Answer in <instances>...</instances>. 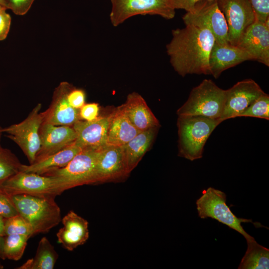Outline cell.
Returning <instances> with one entry per match:
<instances>
[{
	"instance_id": "13",
	"label": "cell",
	"mask_w": 269,
	"mask_h": 269,
	"mask_svg": "<svg viewBox=\"0 0 269 269\" xmlns=\"http://www.w3.org/2000/svg\"><path fill=\"white\" fill-rule=\"evenodd\" d=\"M264 91L254 80L247 79L226 90V99L220 119L223 121L240 117Z\"/></svg>"
},
{
	"instance_id": "27",
	"label": "cell",
	"mask_w": 269,
	"mask_h": 269,
	"mask_svg": "<svg viewBox=\"0 0 269 269\" xmlns=\"http://www.w3.org/2000/svg\"><path fill=\"white\" fill-rule=\"evenodd\" d=\"M22 164L9 149L0 144V185L20 171Z\"/></svg>"
},
{
	"instance_id": "32",
	"label": "cell",
	"mask_w": 269,
	"mask_h": 269,
	"mask_svg": "<svg viewBox=\"0 0 269 269\" xmlns=\"http://www.w3.org/2000/svg\"><path fill=\"white\" fill-rule=\"evenodd\" d=\"M35 0H6L5 7L17 15L26 14Z\"/></svg>"
},
{
	"instance_id": "26",
	"label": "cell",
	"mask_w": 269,
	"mask_h": 269,
	"mask_svg": "<svg viewBox=\"0 0 269 269\" xmlns=\"http://www.w3.org/2000/svg\"><path fill=\"white\" fill-rule=\"evenodd\" d=\"M4 237L3 255L5 259L19 260L23 256L30 237L23 235H8Z\"/></svg>"
},
{
	"instance_id": "12",
	"label": "cell",
	"mask_w": 269,
	"mask_h": 269,
	"mask_svg": "<svg viewBox=\"0 0 269 269\" xmlns=\"http://www.w3.org/2000/svg\"><path fill=\"white\" fill-rule=\"evenodd\" d=\"M130 173L122 146L107 144L100 149L95 167L94 184L122 181Z\"/></svg>"
},
{
	"instance_id": "9",
	"label": "cell",
	"mask_w": 269,
	"mask_h": 269,
	"mask_svg": "<svg viewBox=\"0 0 269 269\" xmlns=\"http://www.w3.org/2000/svg\"><path fill=\"white\" fill-rule=\"evenodd\" d=\"M111 2L110 19L115 27L137 15H157L170 19L175 14L168 0H111Z\"/></svg>"
},
{
	"instance_id": "40",
	"label": "cell",
	"mask_w": 269,
	"mask_h": 269,
	"mask_svg": "<svg viewBox=\"0 0 269 269\" xmlns=\"http://www.w3.org/2000/svg\"><path fill=\"white\" fill-rule=\"evenodd\" d=\"M3 128L0 126V140L2 134L3 133L2 132Z\"/></svg>"
},
{
	"instance_id": "15",
	"label": "cell",
	"mask_w": 269,
	"mask_h": 269,
	"mask_svg": "<svg viewBox=\"0 0 269 269\" xmlns=\"http://www.w3.org/2000/svg\"><path fill=\"white\" fill-rule=\"evenodd\" d=\"M73 87L69 83L63 82L55 89L51 104L42 112L43 123L72 126L80 120L79 110L73 108L67 100L68 93Z\"/></svg>"
},
{
	"instance_id": "20",
	"label": "cell",
	"mask_w": 269,
	"mask_h": 269,
	"mask_svg": "<svg viewBox=\"0 0 269 269\" xmlns=\"http://www.w3.org/2000/svg\"><path fill=\"white\" fill-rule=\"evenodd\" d=\"M122 106L131 123L138 131L160 127L158 120L138 93L134 92L129 94Z\"/></svg>"
},
{
	"instance_id": "1",
	"label": "cell",
	"mask_w": 269,
	"mask_h": 269,
	"mask_svg": "<svg viewBox=\"0 0 269 269\" xmlns=\"http://www.w3.org/2000/svg\"><path fill=\"white\" fill-rule=\"evenodd\" d=\"M166 52L174 70L182 77L188 74H210L209 59L215 42L211 31L204 25L186 24L172 30Z\"/></svg>"
},
{
	"instance_id": "29",
	"label": "cell",
	"mask_w": 269,
	"mask_h": 269,
	"mask_svg": "<svg viewBox=\"0 0 269 269\" xmlns=\"http://www.w3.org/2000/svg\"><path fill=\"white\" fill-rule=\"evenodd\" d=\"M240 117L269 119V96L265 93L253 102Z\"/></svg>"
},
{
	"instance_id": "30",
	"label": "cell",
	"mask_w": 269,
	"mask_h": 269,
	"mask_svg": "<svg viewBox=\"0 0 269 269\" xmlns=\"http://www.w3.org/2000/svg\"><path fill=\"white\" fill-rule=\"evenodd\" d=\"M256 19L265 22L269 19V0H248Z\"/></svg>"
},
{
	"instance_id": "11",
	"label": "cell",
	"mask_w": 269,
	"mask_h": 269,
	"mask_svg": "<svg viewBox=\"0 0 269 269\" xmlns=\"http://www.w3.org/2000/svg\"><path fill=\"white\" fill-rule=\"evenodd\" d=\"M228 27V39L231 44L237 45L246 29L256 19L248 0H217Z\"/></svg>"
},
{
	"instance_id": "19",
	"label": "cell",
	"mask_w": 269,
	"mask_h": 269,
	"mask_svg": "<svg viewBox=\"0 0 269 269\" xmlns=\"http://www.w3.org/2000/svg\"><path fill=\"white\" fill-rule=\"evenodd\" d=\"M63 227L56 234L58 242L72 251L83 245L89 237L88 221L73 211L61 219Z\"/></svg>"
},
{
	"instance_id": "17",
	"label": "cell",
	"mask_w": 269,
	"mask_h": 269,
	"mask_svg": "<svg viewBox=\"0 0 269 269\" xmlns=\"http://www.w3.org/2000/svg\"><path fill=\"white\" fill-rule=\"evenodd\" d=\"M247 60H253V58L242 47L215 41L209 55L210 74L218 78L224 71Z\"/></svg>"
},
{
	"instance_id": "28",
	"label": "cell",
	"mask_w": 269,
	"mask_h": 269,
	"mask_svg": "<svg viewBox=\"0 0 269 269\" xmlns=\"http://www.w3.org/2000/svg\"><path fill=\"white\" fill-rule=\"evenodd\" d=\"M4 232L5 236L17 234L30 238L34 235L30 225L19 214L4 219Z\"/></svg>"
},
{
	"instance_id": "39",
	"label": "cell",
	"mask_w": 269,
	"mask_h": 269,
	"mask_svg": "<svg viewBox=\"0 0 269 269\" xmlns=\"http://www.w3.org/2000/svg\"><path fill=\"white\" fill-rule=\"evenodd\" d=\"M0 5L5 7L6 5V0H0Z\"/></svg>"
},
{
	"instance_id": "41",
	"label": "cell",
	"mask_w": 269,
	"mask_h": 269,
	"mask_svg": "<svg viewBox=\"0 0 269 269\" xmlns=\"http://www.w3.org/2000/svg\"><path fill=\"white\" fill-rule=\"evenodd\" d=\"M3 268V266L0 264V269H2Z\"/></svg>"
},
{
	"instance_id": "23",
	"label": "cell",
	"mask_w": 269,
	"mask_h": 269,
	"mask_svg": "<svg viewBox=\"0 0 269 269\" xmlns=\"http://www.w3.org/2000/svg\"><path fill=\"white\" fill-rule=\"evenodd\" d=\"M83 149L75 142L40 161L21 165L20 171L43 175L55 169L65 166Z\"/></svg>"
},
{
	"instance_id": "16",
	"label": "cell",
	"mask_w": 269,
	"mask_h": 269,
	"mask_svg": "<svg viewBox=\"0 0 269 269\" xmlns=\"http://www.w3.org/2000/svg\"><path fill=\"white\" fill-rule=\"evenodd\" d=\"M247 51L253 60L269 66V19H257L244 31L238 45Z\"/></svg>"
},
{
	"instance_id": "33",
	"label": "cell",
	"mask_w": 269,
	"mask_h": 269,
	"mask_svg": "<svg viewBox=\"0 0 269 269\" xmlns=\"http://www.w3.org/2000/svg\"><path fill=\"white\" fill-rule=\"evenodd\" d=\"M99 106L96 103L85 104L79 109V117L81 120L91 122L99 117Z\"/></svg>"
},
{
	"instance_id": "18",
	"label": "cell",
	"mask_w": 269,
	"mask_h": 269,
	"mask_svg": "<svg viewBox=\"0 0 269 269\" xmlns=\"http://www.w3.org/2000/svg\"><path fill=\"white\" fill-rule=\"evenodd\" d=\"M109 116H99L87 122L78 120L73 126L77 134L75 142L83 149L100 150L107 145Z\"/></svg>"
},
{
	"instance_id": "36",
	"label": "cell",
	"mask_w": 269,
	"mask_h": 269,
	"mask_svg": "<svg viewBox=\"0 0 269 269\" xmlns=\"http://www.w3.org/2000/svg\"><path fill=\"white\" fill-rule=\"evenodd\" d=\"M203 0H168L171 6L174 9H182L187 12L191 11L195 5Z\"/></svg>"
},
{
	"instance_id": "25",
	"label": "cell",
	"mask_w": 269,
	"mask_h": 269,
	"mask_svg": "<svg viewBox=\"0 0 269 269\" xmlns=\"http://www.w3.org/2000/svg\"><path fill=\"white\" fill-rule=\"evenodd\" d=\"M247 249L239 269H268L269 249L258 243L254 238L247 241Z\"/></svg>"
},
{
	"instance_id": "14",
	"label": "cell",
	"mask_w": 269,
	"mask_h": 269,
	"mask_svg": "<svg viewBox=\"0 0 269 269\" xmlns=\"http://www.w3.org/2000/svg\"><path fill=\"white\" fill-rule=\"evenodd\" d=\"M39 134L40 148L34 163L61 150L74 143L77 139V134L72 126H55L42 122Z\"/></svg>"
},
{
	"instance_id": "10",
	"label": "cell",
	"mask_w": 269,
	"mask_h": 269,
	"mask_svg": "<svg viewBox=\"0 0 269 269\" xmlns=\"http://www.w3.org/2000/svg\"><path fill=\"white\" fill-rule=\"evenodd\" d=\"M185 25H204L213 34L215 41L220 44L229 42L228 27L225 16L217 0H203L182 17Z\"/></svg>"
},
{
	"instance_id": "37",
	"label": "cell",
	"mask_w": 269,
	"mask_h": 269,
	"mask_svg": "<svg viewBox=\"0 0 269 269\" xmlns=\"http://www.w3.org/2000/svg\"><path fill=\"white\" fill-rule=\"evenodd\" d=\"M4 244V237L0 236V258L2 260H5L3 255V248Z\"/></svg>"
},
{
	"instance_id": "6",
	"label": "cell",
	"mask_w": 269,
	"mask_h": 269,
	"mask_svg": "<svg viewBox=\"0 0 269 269\" xmlns=\"http://www.w3.org/2000/svg\"><path fill=\"white\" fill-rule=\"evenodd\" d=\"M0 190L9 196L29 194L53 197L65 191L57 177L23 171L4 181L0 185Z\"/></svg>"
},
{
	"instance_id": "22",
	"label": "cell",
	"mask_w": 269,
	"mask_h": 269,
	"mask_svg": "<svg viewBox=\"0 0 269 269\" xmlns=\"http://www.w3.org/2000/svg\"><path fill=\"white\" fill-rule=\"evenodd\" d=\"M159 127L141 131L127 143L122 146L129 171L137 166L150 148Z\"/></svg>"
},
{
	"instance_id": "4",
	"label": "cell",
	"mask_w": 269,
	"mask_h": 269,
	"mask_svg": "<svg viewBox=\"0 0 269 269\" xmlns=\"http://www.w3.org/2000/svg\"><path fill=\"white\" fill-rule=\"evenodd\" d=\"M226 93V90L219 87L212 80L204 79L192 89L187 100L176 113L178 116H200L220 119Z\"/></svg>"
},
{
	"instance_id": "38",
	"label": "cell",
	"mask_w": 269,
	"mask_h": 269,
	"mask_svg": "<svg viewBox=\"0 0 269 269\" xmlns=\"http://www.w3.org/2000/svg\"><path fill=\"white\" fill-rule=\"evenodd\" d=\"M4 218L0 215V236L5 237Z\"/></svg>"
},
{
	"instance_id": "7",
	"label": "cell",
	"mask_w": 269,
	"mask_h": 269,
	"mask_svg": "<svg viewBox=\"0 0 269 269\" xmlns=\"http://www.w3.org/2000/svg\"><path fill=\"white\" fill-rule=\"evenodd\" d=\"M100 150L84 149L65 166L50 170L43 175L58 177L65 190L94 184L95 167Z\"/></svg>"
},
{
	"instance_id": "3",
	"label": "cell",
	"mask_w": 269,
	"mask_h": 269,
	"mask_svg": "<svg viewBox=\"0 0 269 269\" xmlns=\"http://www.w3.org/2000/svg\"><path fill=\"white\" fill-rule=\"evenodd\" d=\"M9 196L18 213L31 226L34 235L46 233L61 221L60 209L55 197L29 194Z\"/></svg>"
},
{
	"instance_id": "31",
	"label": "cell",
	"mask_w": 269,
	"mask_h": 269,
	"mask_svg": "<svg viewBox=\"0 0 269 269\" xmlns=\"http://www.w3.org/2000/svg\"><path fill=\"white\" fill-rule=\"evenodd\" d=\"M18 214L10 196L0 190V215L6 219Z\"/></svg>"
},
{
	"instance_id": "35",
	"label": "cell",
	"mask_w": 269,
	"mask_h": 269,
	"mask_svg": "<svg viewBox=\"0 0 269 269\" xmlns=\"http://www.w3.org/2000/svg\"><path fill=\"white\" fill-rule=\"evenodd\" d=\"M6 8L0 5V41L6 38L10 29L11 17L6 12Z\"/></svg>"
},
{
	"instance_id": "21",
	"label": "cell",
	"mask_w": 269,
	"mask_h": 269,
	"mask_svg": "<svg viewBox=\"0 0 269 269\" xmlns=\"http://www.w3.org/2000/svg\"><path fill=\"white\" fill-rule=\"evenodd\" d=\"M108 116L107 140L108 145H124L140 132L131 123L122 105L116 108Z\"/></svg>"
},
{
	"instance_id": "34",
	"label": "cell",
	"mask_w": 269,
	"mask_h": 269,
	"mask_svg": "<svg viewBox=\"0 0 269 269\" xmlns=\"http://www.w3.org/2000/svg\"><path fill=\"white\" fill-rule=\"evenodd\" d=\"M67 100L73 108L79 110L85 104V92L73 87L68 93Z\"/></svg>"
},
{
	"instance_id": "5",
	"label": "cell",
	"mask_w": 269,
	"mask_h": 269,
	"mask_svg": "<svg viewBox=\"0 0 269 269\" xmlns=\"http://www.w3.org/2000/svg\"><path fill=\"white\" fill-rule=\"evenodd\" d=\"M226 200V194L214 188L210 187L203 191L202 195L196 202L199 217L216 220L240 233L246 241L253 239L244 229L242 223L252 222L256 226H263L260 223L255 224L252 220L237 217L227 206Z\"/></svg>"
},
{
	"instance_id": "24",
	"label": "cell",
	"mask_w": 269,
	"mask_h": 269,
	"mask_svg": "<svg viewBox=\"0 0 269 269\" xmlns=\"http://www.w3.org/2000/svg\"><path fill=\"white\" fill-rule=\"evenodd\" d=\"M58 258L54 247L46 237H43L38 243L34 257L17 269H53Z\"/></svg>"
},
{
	"instance_id": "2",
	"label": "cell",
	"mask_w": 269,
	"mask_h": 269,
	"mask_svg": "<svg viewBox=\"0 0 269 269\" xmlns=\"http://www.w3.org/2000/svg\"><path fill=\"white\" fill-rule=\"evenodd\" d=\"M222 122L200 116H178V155L191 161L201 158L208 138Z\"/></svg>"
},
{
	"instance_id": "8",
	"label": "cell",
	"mask_w": 269,
	"mask_h": 269,
	"mask_svg": "<svg viewBox=\"0 0 269 269\" xmlns=\"http://www.w3.org/2000/svg\"><path fill=\"white\" fill-rule=\"evenodd\" d=\"M41 104H37L21 122L3 128L6 136L22 150L30 164L34 163L40 142L39 131L43 122Z\"/></svg>"
}]
</instances>
